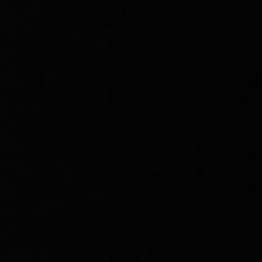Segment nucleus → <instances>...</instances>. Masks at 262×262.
<instances>
[]
</instances>
